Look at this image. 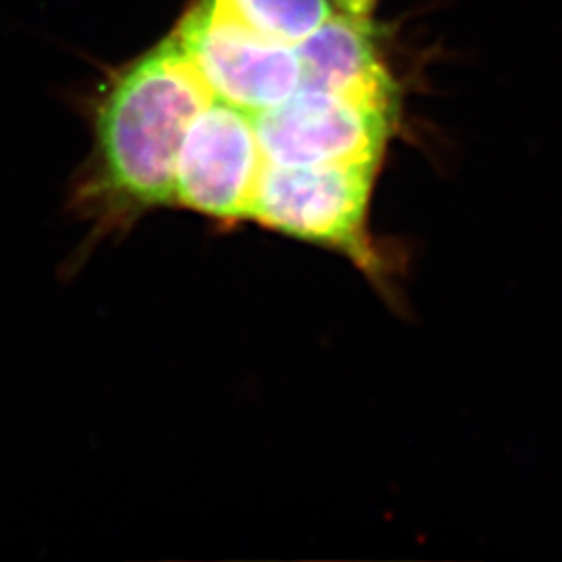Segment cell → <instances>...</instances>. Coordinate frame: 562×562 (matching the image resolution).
<instances>
[{
    "instance_id": "52a82bcc",
    "label": "cell",
    "mask_w": 562,
    "mask_h": 562,
    "mask_svg": "<svg viewBox=\"0 0 562 562\" xmlns=\"http://www.w3.org/2000/svg\"><path fill=\"white\" fill-rule=\"evenodd\" d=\"M241 20L280 41L299 44L329 18L334 0H225Z\"/></svg>"
},
{
    "instance_id": "3957f363",
    "label": "cell",
    "mask_w": 562,
    "mask_h": 562,
    "mask_svg": "<svg viewBox=\"0 0 562 562\" xmlns=\"http://www.w3.org/2000/svg\"><path fill=\"white\" fill-rule=\"evenodd\" d=\"M373 165L265 162L250 220L371 262L364 238Z\"/></svg>"
},
{
    "instance_id": "7a4b0ae2",
    "label": "cell",
    "mask_w": 562,
    "mask_h": 562,
    "mask_svg": "<svg viewBox=\"0 0 562 562\" xmlns=\"http://www.w3.org/2000/svg\"><path fill=\"white\" fill-rule=\"evenodd\" d=\"M211 97L250 115L301 88L296 44L252 27L225 0H196L173 30Z\"/></svg>"
},
{
    "instance_id": "6da1fadb",
    "label": "cell",
    "mask_w": 562,
    "mask_h": 562,
    "mask_svg": "<svg viewBox=\"0 0 562 562\" xmlns=\"http://www.w3.org/2000/svg\"><path fill=\"white\" fill-rule=\"evenodd\" d=\"M211 99L173 34L117 71L94 109L83 211L113 227L173 204L183 134Z\"/></svg>"
},
{
    "instance_id": "277c9868",
    "label": "cell",
    "mask_w": 562,
    "mask_h": 562,
    "mask_svg": "<svg viewBox=\"0 0 562 562\" xmlns=\"http://www.w3.org/2000/svg\"><path fill=\"white\" fill-rule=\"evenodd\" d=\"M396 104L299 88L255 115L262 157L276 165H373L382 159Z\"/></svg>"
},
{
    "instance_id": "5b68a950",
    "label": "cell",
    "mask_w": 562,
    "mask_h": 562,
    "mask_svg": "<svg viewBox=\"0 0 562 562\" xmlns=\"http://www.w3.org/2000/svg\"><path fill=\"white\" fill-rule=\"evenodd\" d=\"M265 162L255 115L211 99L183 134L173 204L215 222L250 220Z\"/></svg>"
},
{
    "instance_id": "8992f818",
    "label": "cell",
    "mask_w": 562,
    "mask_h": 562,
    "mask_svg": "<svg viewBox=\"0 0 562 562\" xmlns=\"http://www.w3.org/2000/svg\"><path fill=\"white\" fill-rule=\"evenodd\" d=\"M373 4L375 0H334L329 18L296 44L301 88L396 104L394 81L378 46Z\"/></svg>"
}]
</instances>
